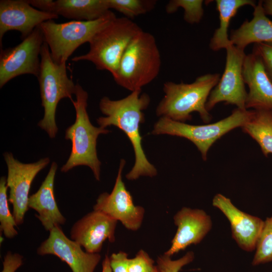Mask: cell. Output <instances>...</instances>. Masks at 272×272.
I'll return each instance as SVG.
<instances>
[{
	"instance_id": "8",
	"label": "cell",
	"mask_w": 272,
	"mask_h": 272,
	"mask_svg": "<svg viewBox=\"0 0 272 272\" xmlns=\"http://www.w3.org/2000/svg\"><path fill=\"white\" fill-rule=\"evenodd\" d=\"M254 110L236 108L231 115L213 123L191 125L161 117L155 123L151 133L168 134L185 138L191 141L201 153L204 161L214 143L237 127H242L252 117Z\"/></svg>"
},
{
	"instance_id": "28",
	"label": "cell",
	"mask_w": 272,
	"mask_h": 272,
	"mask_svg": "<svg viewBox=\"0 0 272 272\" xmlns=\"http://www.w3.org/2000/svg\"><path fill=\"white\" fill-rule=\"evenodd\" d=\"M194 258L192 251L187 252L181 258L172 260L165 254L158 257L157 267L159 272H179L185 265L191 263Z\"/></svg>"
},
{
	"instance_id": "31",
	"label": "cell",
	"mask_w": 272,
	"mask_h": 272,
	"mask_svg": "<svg viewBox=\"0 0 272 272\" xmlns=\"http://www.w3.org/2000/svg\"><path fill=\"white\" fill-rule=\"evenodd\" d=\"M128 254L125 252L112 253L109 257L112 272H128Z\"/></svg>"
},
{
	"instance_id": "19",
	"label": "cell",
	"mask_w": 272,
	"mask_h": 272,
	"mask_svg": "<svg viewBox=\"0 0 272 272\" xmlns=\"http://www.w3.org/2000/svg\"><path fill=\"white\" fill-rule=\"evenodd\" d=\"M34 8L76 21H93L110 11L108 0H28Z\"/></svg>"
},
{
	"instance_id": "9",
	"label": "cell",
	"mask_w": 272,
	"mask_h": 272,
	"mask_svg": "<svg viewBox=\"0 0 272 272\" xmlns=\"http://www.w3.org/2000/svg\"><path fill=\"white\" fill-rule=\"evenodd\" d=\"M39 26L18 45L1 49L0 53V88L13 78L25 74L36 77L40 69L41 50L44 43Z\"/></svg>"
},
{
	"instance_id": "29",
	"label": "cell",
	"mask_w": 272,
	"mask_h": 272,
	"mask_svg": "<svg viewBox=\"0 0 272 272\" xmlns=\"http://www.w3.org/2000/svg\"><path fill=\"white\" fill-rule=\"evenodd\" d=\"M154 261L143 250H140L134 257L128 259V272H152Z\"/></svg>"
},
{
	"instance_id": "16",
	"label": "cell",
	"mask_w": 272,
	"mask_h": 272,
	"mask_svg": "<svg viewBox=\"0 0 272 272\" xmlns=\"http://www.w3.org/2000/svg\"><path fill=\"white\" fill-rule=\"evenodd\" d=\"M212 203L228 219L232 237L240 248L248 252L255 250L264 221L240 210L230 198L220 193L214 197Z\"/></svg>"
},
{
	"instance_id": "17",
	"label": "cell",
	"mask_w": 272,
	"mask_h": 272,
	"mask_svg": "<svg viewBox=\"0 0 272 272\" xmlns=\"http://www.w3.org/2000/svg\"><path fill=\"white\" fill-rule=\"evenodd\" d=\"M173 219L177 230L170 247L164 253L170 257L191 244L200 243L212 227L210 216L201 209L184 207Z\"/></svg>"
},
{
	"instance_id": "35",
	"label": "cell",
	"mask_w": 272,
	"mask_h": 272,
	"mask_svg": "<svg viewBox=\"0 0 272 272\" xmlns=\"http://www.w3.org/2000/svg\"><path fill=\"white\" fill-rule=\"evenodd\" d=\"M152 272H159L156 266H155L152 271Z\"/></svg>"
},
{
	"instance_id": "10",
	"label": "cell",
	"mask_w": 272,
	"mask_h": 272,
	"mask_svg": "<svg viewBox=\"0 0 272 272\" xmlns=\"http://www.w3.org/2000/svg\"><path fill=\"white\" fill-rule=\"evenodd\" d=\"M226 50L224 71L209 97L206 103L208 111L221 102L235 105L238 108L246 109L247 92L243 76V65L246 54L244 50L233 45Z\"/></svg>"
},
{
	"instance_id": "18",
	"label": "cell",
	"mask_w": 272,
	"mask_h": 272,
	"mask_svg": "<svg viewBox=\"0 0 272 272\" xmlns=\"http://www.w3.org/2000/svg\"><path fill=\"white\" fill-rule=\"evenodd\" d=\"M243 76L249 89L246 109L272 112V82L265 72L260 57L253 52L245 56Z\"/></svg>"
},
{
	"instance_id": "2",
	"label": "cell",
	"mask_w": 272,
	"mask_h": 272,
	"mask_svg": "<svg viewBox=\"0 0 272 272\" xmlns=\"http://www.w3.org/2000/svg\"><path fill=\"white\" fill-rule=\"evenodd\" d=\"M220 79L219 74H207L191 83L165 82V95L157 107V115L184 122L191 119L192 112H197L204 122H209L211 115L206 103Z\"/></svg>"
},
{
	"instance_id": "1",
	"label": "cell",
	"mask_w": 272,
	"mask_h": 272,
	"mask_svg": "<svg viewBox=\"0 0 272 272\" xmlns=\"http://www.w3.org/2000/svg\"><path fill=\"white\" fill-rule=\"evenodd\" d=\"M142 90H135L125 98L111 100L103 97L99 102V108L105 116L100 117L97 122L100 127L114 125L122 130L130 141L134 152L135 162L131 170L126 175L129 180L141 176L153 177L157 170L148 160L142 145V137L140 125L145 121L143 111L147 108L150 98L141 94Z\"/></svg>"
},
{
	"instance_id": "11",
	"label": "cell",
	"mask_w": 272,
	"mask_h": 272,
	"mask_svg": "<svg viewBox=\"0 0 272 272\" xmlns=\"http://www.w3.org/2000/svg\"><path fill=\"white\" fill-rule=\"evenodd\" d=\"M4 157L8 168L7 185L10 189L8 200L13 205V215L17 225L23 223L28 211L29 193L31 184L37 174L50 162L44 158L32 163H23L11 153L5 152Z\"/></svg>"
},
{
	"instance_id": "15",
	"label": "cell",
	"mask_w": 272,
	"mask_h": 272,
	"mask_svg": "<svg viewBox=\"0 0 272 272\" xmlns=\"http://www.w3.org/2000/svg\"><path fill=\"white\" fill-rule=\"evenodd\" d=\"M117 221L104 213L94 210L75 223L71 231V238L85 251L98 253L104 242H114Z\"/></svg>"
},
{
	"instance_id": "23",
	"label": "cell",
	"mask_w": 272,
	"mask_h": 272,
	"mask_svg": "<svg viewBox=\"0 0 272 272\" xmlns=\"http://www.w3.org/2000/svg\"><path fill=\"white\" fill-rule=\"evenodd\" d=\"M242 129L259 145L265 156L272 154V112L255 110Z\"/></svg>"
},
{
	"instance_id": "32",
	"label": "cell",
	"mask_w": 272,
	"mask_h": 272,
	"mask_svg": "<svg viewBox=\"0 0 272 272\" xmlns=\"http://www.w3.org/2000/svg\"><path fill=\"white\" fill-rule=\"evenodd\" d=\"M23 262L21 255L9 251L4 257L1 272H15L23 264Z\"/></svg>"
},
{
	"instance_id": "6",
	"label": "cell",
	"mask_w": 272,
	"mask_h": 272,
	"mask_svg": "<svg viewBox=\"0 0 272 272\" xmlns=\"http://www.w3.org/2000/svg\"><path fill=\"white\" fill-rule=\"evenodd\" d=\"M40 58V69L37 78L44 114L38 125L53 139L58 131L55 121L57 104L65 98L73 100L72 95L75 93L76 84L67 76L66 63L58 64L53 61L45 42L41 48Z\"/></svg>"
},
{
	"instance_id": "26",
	"label": "cell",
	"mask_w": 272,
	"mask_h": 272,
	"mask_svg": "<svg viewBox=\"0 0 272 272\" xmlns=\"http://www.w3.org/2000/svg\"><path fill=\"white\" fill-rule=\"evenodd\" d=\"M8 189L7 178L3 176L0 180V229L6 237L12 238L18 234L17 225L9 208Z\"/></svg>"
},
{
	"instance_id": "3",
	"label": "cell",
	"mask_w": 272,
	"mask_h": 272,
	"mask_svg": "<svg viewBox=\"0 0 272 272\" xmlns=\"http://www.w3.org/2000/svg\"><path fill=\"white\" fill-rule=\"evenodd\" d=\"M75 94L76 100L72 102L76 110V120L65 133V139L72 143V150L60 171L67 172L75 167L87 166L92 170L95 179L100 181L101 163L97 156V140L100 134H107L110 130L91 123L87 110L88 93L78 83Z\"/></svg>"
},
{
	"instance_id": "34",
	"label": "cell",
	"mask_w": 272,
	"mask_h": 272,
	"mask_svg": "<svg viewBox=\"0 0 272 272\" xmlns=\"http://www.w3.org/2000/svg\"><path fill=\"white\" fill-rule=\"evenodd\" d=\"M102 272H112L110 264L109 257L106 255L102 262Z\"/></svg>"
},
{
	"instance_id": "24",
	"label": "cell",
	"mask_w": 272,
	"mask_h": 272,
	"mask_svg": "<svg viewBox=\"0 0 272 272\" xmlns=\"http://www.w3.org/2000/svg\"><path fill=\"white\" fill-rule=\"evenodd\" d=\"M255 250L253 266L272 261V216L264 221Z\"/></svg>"
},
{
	"instance_id": "30",
	"label": "cell",
	"mask_w": 272,
	"mask_h": 272,
	"mask_svg": "<svg viewBox=\"0 0 272 272\" xmlns=\"http://www.w3.org/2000/svg\"><path fill=\"white\" fill-rule=\"evenodd\" d=\"M252 52L260 57L265 72L272 82V43L254 44Z\"/></svg>"
},
{
	"instance_id": "25",
	"label": "cell",
	"mask_w": 272,
	"mask_h": 272,
	"mask_svg": "<svg viewBox=\"0 0 272 272\" xmlns=\"http://www.w3.org/2000/svg\"><path fill=\"white\" fill-rule=\"evenodd\" d=\"M156 2L155 0H108L110 10L114 9L130 19L152 10Z\"/></svg>"
},
{
	"instance_id": "5",
	"label": "cell",
	"mask_w": 272,
	"mask_h": 272,
	"mask_svg": "<svg viewBox=\"0 0 272 272\" xmlns=\"http://www.w3.org/2000/svg\"><path fill=\"white\" fill-rule=\"evenodd\" d=\"M142 30L131 19L116 17L94 36L89 43L87 53L74 57L72 60L91 61L98 70L109 72L114 78L128 45Z\"/></svg>"
},
{
	"instance_id": "7",
	"label": "cell",
	"mask_w": 272,
	"mask_h": 272,
	"mask_svg": "<svg viewBox=\"0 0 272 272\" xmlns=\"http://www.w3.org/2000/svg\"><path fill=\"white\" fill-rule=\"evenodd\" d=\"M116 18L114 13L110 11L96 20H73L56 23L51 20L42 23L39 27L52 59L58 64H62L66 63L79 47L86 42L89 43L98 32Z\"/></svg>"
},
{
	"instance_id": "12",
	"label": "cell",
	"mask_w": 272,
	"mask_h": 272,
	"mask_svg": "<svg viewBox=\"0 0 272 272\" xmlns=\"http://www.w3.org/2000/svg\"><path fill=\"white\" fill-rule=\"evenodd\" d=\"M125 164V160L121 159L112 191L100 194L93 209L120 221L126 229L136 231L142 225L145 210L141 206L134 205L132 196L122 180Z\"/></svg>"
},
{
	"instance_id": "14",
	"label": "cell",
	"mask_w": 272,
	"mask_h": 272,
	"mask_svg": "<svg viewBox=\"0 0 272 272\" xmlns=\"http://www.w3.org/2000/svg\"><path fill=\"white\" fill-rule=\"evenodd\" d=\"M58 18V16L34 8L28 0L0 1V45L5 34L16 30L22 39L42 23Z\"/></svg>"
},
{
	"instance_id": "27",
	"label": "cell",
	"mask_w": 272,
	"mask_h": 272,
	"mask_svg": "<svg viewBox=\"0 0 272 272\" xmlns=\"http://www.w3.org/2000/svg\"><path fill=\"white\" fill-rule=\"evenodd\" d=\"M202 0H171L166 5L165 10L168 14L175 13L181 8L183 9L184 21L190 24L198 23L203 15Z\"/></svg>"
},
{
	"instance_id": "13",
	"label": "cell",
	"mask_w": 272,
	"mask_h": 272,
	"mask_svg": "<svg viewBox=\"0 0 272 272\" xmlns=\"http://www.w3.org/2000/svg\"><path fill=\"white\" fill-rule=\"evenodd\" d=\"M49 232L47 239L37 249L38 254L58 257L73 272H94L101 259L99 253L83 250L80 245L65 235L59 226L54 227Z\"/></svg>"
},
{
	"instance_id": "21",
	"label": "cell",
	"mask_w": 272,
	"mask_h": 272,
	"mask_svg": "<svg viewBox=\"0 0 272 272\" xmlns=\"http://www.w3.org/2000/svg\"><path fill=\"white\" fill-rule=\"evenodd\" d=\"M253 8L252 19L232 30L230 36L232 44L242 50L251 43H272V21L266 16L262 1Z\"/></svg>"
},
{
	"instance_id": "4",
	"label": "cell",
	"mask_w": 272,
	"mask_h": 272,
	"mask_svg": "<svg viewBox=\"0 0 272 272\" xmlns=\"http://www.w3.org/2000/svg\"><path fill=\"white\" fill-rule=\"evenodd\" d=\"M161 66V54L155 37L142 30L128 45L113 79L131 92L142 90L156 79Z\"/></svg>"
},
{
	"instance_id": "22",
	"label": "cell",
	"mask_w": 272,
	"mask_h": 272,
	"mask_svg": "<svg viewBox=\"0 0 272 272\" xmlns=\"http://www.w3.org/2000/svg\"><path fill=\"white\" fill-rule=\"evenodd\" d=\"M216 3L219 13L220 23L209 44L213 51L226 49L233 45L228 33L232 18L240 8L245 6L254 8L256 5L255 1L252 0H216Z\"/></svg>"
},
{
	"instance_id": "33",
	"label": "cell",
	"mask_w": 272,
	"mask_h": 272,
	"mask_svg": "<svg viewBox=\"0 0 272 272\" xmlns=\"http://www.w3.org/2000/svg\"><path fill=\"white\" fill-rule=\"evenodd\" d=\"M262 5L266 15L272 16V0L262 1Z\"/></svg>"
},
{
	"instance_id": "20",
	"label": "cell",
	"mask_w": 272,
	"mask_h": 272,
	"mask_svg": "<svg viewBox=\"0 0 272 272\" xmlns=\"http://www.w3.org/2000/svg\"><path fill=\"white\" fill-rule=\"evenodd\" d=\"M57 164L53 162L38 190L29 196V208L35 210L37 218L47 231L63 225L66 219L57 207L54 192V182Z\"/></svg>"
}]
</instances>
